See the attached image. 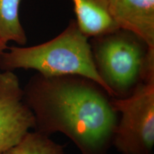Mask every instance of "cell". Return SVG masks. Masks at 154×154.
Here are the masks:
<instances>
[{
    "instance_id": "1",
    "label": "cell",
    "mask_w": 154,
    "mask_h": 154,
    "mask_svg": "<svg viewBox=\"0 0 154 154\" xmlns=\"http://www.w3.org/2000/svg\"><path fill=\"white\" fill-rule=\"evenodd\" d=\"M34 117V129L61 133L81 154H106L112 144L119 113L111 96L94 81L78 75L37 74L23 88Z\"/></svg>"
},
{
    "instance_id": "2",
    "label": "cell",
    "mask_w": 154,
    "mask_h": 154,
    "mask_svg": "<svg viewBox=\"0 0 154 154\" xmlns=\"http://www.w3.org/2000/svg\"><path fill=\"white\" fill-rule=\"evenodd\" d=\"M88 38L72 19L61 33L47 42L7 48L0 56V69H33L45 76L78 75L97 83L113 97L96 69Z\"/></svg>"
},
{
    "instance_id": "3",
    "label": "cell",
    "mask_w": 154,
    "mask_h": 154,
    "mask_svg": "<svg viewBox=\"0 0 154 154\" xmlns=\"http://www.w3.org/2000/svg\"><path fill=\"white\" fill-rule=\"evenodd\" d=\"M90 44L98 72L113 97H126L154 79V49L129 31L119 28L91 38Z\"/></svg>"
},
{
    "instance_id": "4",
    "label": "cell",
    "mask_w": 154,
    "mask_h": 154,
    "mask_svg": "<svg viewBox=\"0 0 154 154\" xmlns=\"http://www.w3.org/2000/svg\"><path fill=\"white\" fill-rule=\"evenodd\" d=\"M119 113L112 144L121 154H153L154 79L141 82L129 95L111 98Z\"/></svg>"
},
{
    "instance_id": "5",
    "label": "cell",
    "mask_w": 154,
    "mask_h": 154,
    "mask_svg": "<svg viewBox=\"0 0 154 154\" xmlns=\"http://www.w3.org/2000/svg\"><path fill=\"white\" fill-rule=\"evenodd\" d=\"M34 126L18 76L0 69V153L18 143Z\"/></svg>"
},
{
    "instance_id": "6",
    "label": "cell",
    "mask_w": 154,
    "mask_h": 154,
    "mask_svg": "<svg viewBox=\"0 0 154 154\" xmlns=\"http://www.w3.org/2000/svg\"><path fill=\"white\" fill-rule=\"evenodd\" d=\"M109 12L119 28L154 49V0H109Z\"/></svg>"
},
{
    "instance_id": "7",
    "label": "cell",
    "mask_w": 154,
    "mask_h": 154,
    "mask_svg": "<svg viewBox=\"0 0 154 154\" xmlns=\"http://www.w3.org/2000/svg\"><path fill=\"white\" fill-rule=\"evenodd\" d=\"M76 22L81 32L93 38L113 32L119 26L109 12V0H72Z\"/></svg>"
},
{
    "instance_id": "8",
    "label": "cell",
    "mask_w": 154,
    "mask_h": 154,
    "mask_svg": "<svg viewBox=\"0 0 154 154\" xmlns=\"http://www.w3.org/2000/svg\"><path fill=\"white\" fill-rule=\"evenodd\" d=\"M21 1L0 0V38L6 44L14 42L19 46H24L27 42L19 18Z\"/></svg>"
},
{
    "instance_id": "9",
    "label": "cell",
    "mask_w": 154,
    "mask_h": 154,
    "mask_svg": "<svg viewBox=\"0 0 154 154\" xmlns=\"http://www.w3.org/2000/svg\"><path fill=\"white\" fill-rule=\"evenodd\" d=\"M0 154H65L63 146L36 131H29L24 138Z\"/></svg>"
},
{
    "instance_id": "10",
    "label": "cell",
    "mask_w": 154,
    "mask_h": 154,
    "mask_svg": "<svg viewBox=\"0 0 154 154\" xmlns=\"http://www.w3.org/2000/svg\"><path fill=\"white\" fill-rule=\"evenodd\" d=\"M7 48H8V47H7V44L4 42L1 39V38H0V56L2 54V53L7 49Z\"/></svg>"
}]
</instances>
